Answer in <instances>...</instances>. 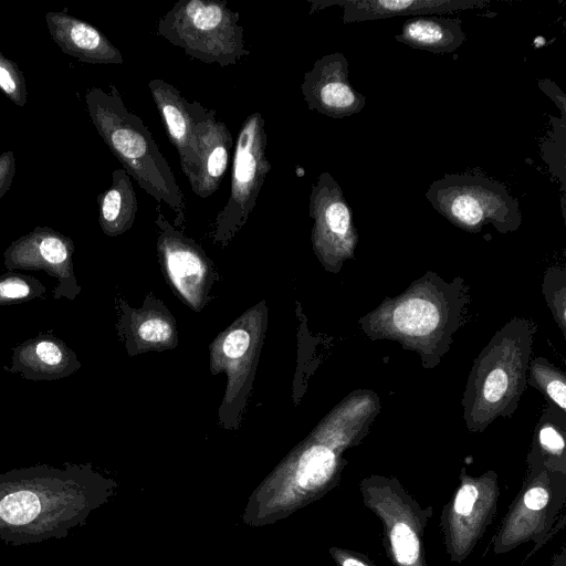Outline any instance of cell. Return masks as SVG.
<instances>
[{
  "instance_id": "obj_7",
  "label": "cell",
  "mask_w": 566,
  "mask_h": 566,
  "mask_svg": "<svg viewBox=\"0 0 566 566\" xmlns=\"http://www.w3.org/2000/svg\"><path fill=\"white\" fill-rule=\"evenodd\" d=\"M424 196L441 216L467 232L478 233L491 223L500 233H507L522 223L518 202L506 187L481 175H444Z\"/></svg>"
},
{
  "instance_id": "obj_19",
  "label": "cell",
  "mask_w": 566,
  "mask_h": 566,
  "mask_svg": "<svg viewBox=\"0 0 566 566\" xmlns=\"http://www.w3.org/2000/svg\"><path fill=\"white\" fill-rule=\"evenodd\" d=\"M98 221L102 230L112 237L130 229L137 210L138 200L132 177L124 168L112 172L111 186L97 197Z\"/></svg>"
},
{
  "instance_id": "obj_17",
  "label": "cell",
  "mask_w": 566,
  "mask_h": 566,
  "mask_svg": "<svg viewBox=\"0 0 566 566\" xmlns=\"http://www.w3.org/2000/svg\"><path fill=\"white\" fill-rule=\"evenodd\" d=\"M44 18L52 40L67 55L90 64H123L120 51L94 25L64 11Z\"/></svg>"
},
{
  "instance_id": "obj_31",
  "label": "cell",
  "mask_w": 566,
  "mask_h": 566,
  "mask_svg": "<svg viewBox=\"0 0 566 566\" xmlns=\"http://www.w3.org/2000/svg\"><path fill=\"white\" fill-rule=\"evenodd\" d=\"M538 85L546 95H548L553 101H555L556 105H558L560 109L562 117H565V94L560 91V88L549 80L541 81L538 82Z\"/></svg>"
},
{
  "instance_id": "obj_9",
  "label": "cell",
  "mask_w": 566,
  "mask_h": 566,
  "mask_svg": "<svg viewBox=\"0 0 566 566\" xmlns=\"http://www.w3.org/2000/svg\"><path fill=\"white\" fill-rule=\"evenodd\" d=\"M459 480L440 515L446 552L454 564L464 562L481 541L496 515L500 496L494 470L472 476L462 468Z\"/></svg>"
},
{
  "instance_id": "obj_3",
  "label": "cell",
  "mask_w": 566,
  "mask_h": 566,
  "mask_svg": "<svg viewBox=\"0 0 566 566\" xmlns=\"http://www.w3.org/2000/svg\"><path fill=\"white\" fill-rule=\"evenodd\" d=\"M88 116L111 153L139 187L175 213V224L185 220L186 202L175 175L142 118L132 113L117 87H91L85 92Z\"/></svg>"
},
{
  "instance_id": "obj_32",
  "label": "cell",
  "mask_w": 566,
  "mask_h": 566,
  "mask_svg": "<svg viewBox=\"0 0 566 566\" xmlns=\"http://www.w3.org/2000/svg\"><path fill=\"white\" fill-rule=\"evenodd\" d=\"M549 566H566V551L563 547L559 553L555 554Z\"/></svg>"
},
{
  "instance_id": "obj_26",
  "label": "cell",
  "mask_w": 566,
  "mask_h": 566,
  "mask_svg": "<svg viewBox=\"0 0 566 566\" xmlns=\"http://www.w3.org/2000/svg\"><path fill=\"white\" fill-rule=\"evenodd\" d=\"M250 345V336L244 329L230 332L223 342V353L229 358L241 357Z\"/></svg>"
},
{
  "instance_id": "obj_27",
  "label": "cell",
  "mask_w": 566,
  "mask_h": 566,
  "mask_svg": "<svg viewBox=\"0 0 566 566\" xmlns=\"http://www.w3.org/2000/svg\"><path fill=\"white\" fill-rule=\"evenodd\" d=\"M329 553L338 566H378L366 555L347 548L331 547Z\"/></svg>"
},
{
  "instance_id": "obj_20",
  "label": "cell",
  "mask_w": 566,
  "mask_h": 566,
  "mask_svg": "<svg viewBox=\"0 0 566 566\" xmlns=\"http://www.w3.org/2000/svg\"><path fill=\"white\" fill-rule=\"evenodd\" d=\"M566 412L549 407L541 417L527 458L566 474Z\"/></svg>"
},
{
  "instance_id": "obj_15",
  "label": "cell",
  "mask_w": 566,
  "mask_h": 566,
  "mask_svg": "<svg viewBox=\"0 0 566 566\" xmlns=\"http://www.w3.org/2000/svg\"><path fill=\"white\" fill-rule=\"evenodd\" d=\"M156 209V223L161 230L157 245L167 273L180 294L197 304L208 274V261L192 240L172 228L159 203Z\"/></svg>"
},
{
  "instance_id": "obj_2",
  "label": "cell",
  "mask_w": 566,
  "mask_h": 566,
  "mask_svg": "<svg viewBox=\"0 0 566 566\" xmlns=\"http://www.w3.org/2000/svg\"><path fill=\"white\" fill-rule=\"evenodd\" d=\"M469 287L462 277L447 282L428 271L395 297H386L360 317L371 340H394L416 352L424 368H434L450 350L468 315Z\"/></svg>"
},
{
  "instance_id": "obj_30",
  "label": "cell",
  "mask_w": 566,
  "mask_h": 566,
  "mask_svg": "<svg viewBox=\"0 0 566 566\" xmlns=\"http://www.w3.org/2000/svg\"><path fill=\"white\" fill-rule=\"evenodd\" d=\"M29 293V286L20 280H7L0 284V295L10 298L23 297Z\"/></svg>"
},
{
  "instance_id": "obj_10",
  "label": "cell",
  "mask_w": 566,
  "mask_h": 566,
  "mask_svg": "<svg viewBox=\"0 0 566 566\" xmlns=\"http://www.w3.org/2000/svg\"><path fill=\"white\" fill-rule=\"evenodd\" d=\"M268 135L261 113L253 112L243 120L234 146L229 198L216 218V233L234 234L248 220L271 170L266 155Z\"/></svg>"
},
{
  "instance_id": "obj_21",
  "label": "cell",
  "mask_w": 566,
  "mask_h": 566,
  "mask_svg": "<svg viewBox=\"0 0 566 566\" xmlns=\"http://www.w3.org/2000/svg\"><path fill=\"white\" fill-rule=\"evenodd\" d=\"M531 385L551 401L566 412V376L544 357H537L530 361L528 369Z\"/></svg>"
},
{
  "instance_id": "obj_13",
  "label": "cell",
  "mask_w": 566,
  "mask_h": 566,
  "mask_svg": "<svg viewBox=\"0 0 566 566\" xmlns=\"http://www.w3.org/2000/svg\"><path fill=\"white\" fill-rule=\"evenodd\" d=\"M191 103L199 165L190 188L197 197L206 199L220 188L229 167L233 138L214 109L207 108L197 101Z\"/></svg>"
},
{
  "instance_id": "obj_1",
  "label": "cell",
  "mask_w": 566,
  "mask_h": 566,
  "mask_svg": "<svg viewBox=\"0 0 566 566\" xmlns=\"http://www.w3.org/2000/svg\"><path fill=\"white\" fill-rule=\"evenodd\" d=\"M112 491L86 469H31L0 475V541L62 539L83 525Z\"/></svg>"
},
{
  "instance_id": "obj_16",
  "label": "cell",
  "mask_w": 566,
  "mask_h": 566,
  "mask_svg": "<svg viewBox=\"0 0 566 566\" xmlns=\"http://www.w3.org/2000/svg\"><path fill=\"white\" fill-rule=\"evenodd\" d=\"M490 2V0H312L310 1V13L312 14L331 6H338L343 9V22L354 23L400 15L419 17L452 13L483 8Z\"/></svg>"
},
{
  "instance_id": "obj_8",
  "label": "cell",
  "mask_w": 566,
  "mask_h": 566,
  "mask_svg": "<svg viewBox=\"0 0 566 566\" xmlns=\"http://www.w3.org/2000/svg\"><path fill=\"white\" fill-rule=\"evenodd\" d=\"M363 504L382 526V544L394 566H428L424 536L433 506H421L396 476L360 480Z\"/></svg>"
},
{
  "instance_id": "obj_22",
  "label": "cell",
  "mask_w": 566,
  "mask_h": 566,
  "mask_svg": "<svg viewBox=\"0 0 566 566\" xmlns=\"http://www.w3.org/2000/svg\"><path fill=\"white\" fill-rule=\"evenodd\" d=\"M17 248L36 252L51 264H62L69 258V242L55 231L46 228H36L27 238L17 242Z\"/></svg>"
},
{
  "instance_id": "obj_11",
  "label": "cell",
  "mask_w": 566,
  "mask_h": 566,
  "mask_svg": "<svg viewBox=\"0 0 566 566\" xmlns=\"http://www.w3.org/2000/svg\"><path fill=\"white\" fill-rule=\"evenodd\" d=\"M308 208L313 249L328 271L338 272L344 261L354 258L358 234L353 210L329 172H322L312 185Z\"/></svg>"
},
{
  "instance_id": "obj_5",
  "label": "cell",
  "mask_w": 566,
  "mask_h": 566,
  "mask_svg": "<svg viewBox=\"0 0 566 566\" xmlns=\"http://www.w3.org/2000/svg\"><path fill=\"white\" fill-rule=\"evenodd\" d=\"M156 33L187 55L221 67L250 54L240 14L224 0H179L158 20Z\"/></svg>"
},
{
  "instance_id": "obj_23",
  "label": "cell",
  "mask_w": 566,
  "mask_h": 566,
  "mask_svg": "<svg viewBox=\"0 0 566 566\" xmlns=\"http://www.w3.org/2000/svg\"><path fill=\"white\" fill-rule=\"evenodd\" d=\"M543 293L560 331L566 332V272L564 269H547L543 280Z\"/></svg>"
},
{
  "instance_id": "obj_25",
  "label": "cell",
  "mask_w": 566,
  "mask_h": 566,
  "mask_svg": "<svg viewBox=\"0 0 566 566\" xmlns=\"http://www.w3.org/2000/svg\"><path fill=\"white\" fill-rule=\"evenodd\" d=\"M139 337L148 343H164L171 338V326L161 318H149L138 328Z\"/></svg>"
},
{
  "instance_id": "obj_4",
  "label": "cell",
  "mask_w": 566,
  "mask_h": 566,
  "mask_svg": "<svg viewBox=\"0 0 566 566\" xmlns=\"http://www.w3.org/2000/svg\"><path fill=\"white\" fill-rule=\"evenodd\" d=\"M533 337L532 322L514 317L476 356L462 398L470 432H482L499 417L516 410L526 386Z\"/></svg>"
},
{
  "instance_id": "obj_28",
  "label": "cell",
  "mask_w": 566,
  "mask_h": 566,
  "mask_svg": "<svg viewBox=\"0 0 566 566\" xmlns=\"http://www.w3.org/2000/svg\"><path fill=\"white\" fill-rule=\"evenodd\" d=\"M15 174V157L12 150L0 154V199L11 188Z\"/></svg>"
},
{
  "instance_id": "obj_14",
  "label": "cell",
  "mask_w": 566,
  "mask_h": 566,
  "mask_svg": "<svg viewBox=\"0 0 566 566\" xmlns=\"http://www.w3.org/2000/svg\"><path fill=\"white\" fill-rule=\"evenodd\" d=\"M147 85L168 139L178 153L180 169L191 185L199 165L192 103L164 80L153 78Z\"/></svg>"
},
{
  "instance_id": "obj_12",
  "label": "cell",
  "mask_w": 566,
  "mask_h": 566,
  "mask_svg": "<svg viewBox=\"0 0 566 566\" xmlns=\"http://www.w3.org/2000/svg\"><path fill=\"white\" fill-rule=\"evenodd\" d=\"M303 98L311 111L332 118H344L363 111L365 95L349 82L348 60L340 52L322 56L304 74Z\"/></svg>"
},
{
  "instance_id": "obj_29",
  "label": "cell",
  "mask_w": 566,
  "mask_h": 566,
  "mask_svg": "<svg viewBox=\"0 0 566 566\" xmlns=\"http://www.w3.org/2000/svg\"><path fill=\"white\" fill-rule=\"evenodd\" d=\"M36 355L48 365H57L62 360L61 350L51 342H41L38 344Z\"/></svg>"
},
{
  "instance_id": "obj_18",
  "label": "cell",
  "mask_w": 566,
  "mask_h": 566,
  "mask_svg": "<svg viewBox=\"0 0 566 566\" xmlns=\"http://www.w3.org/2000/svg\"><path fill=\"white\" fill-rule=\"evenodd\" d=\"M395 39L412 49L446 54L459 49L465 34L458 19L431 14L406 20Z\"/></svg>"
},
{
  "instance_id": "obj_6",
  "label": "cell",
  "mask_w": 566,
  "mask_h": 566,
  "mask_svg": "<svg viewBox=\"0 0 566 566\" xmlns=\"http://www.w3.org/2000/svg\"><path fill=\"white\" fill-rule=\"evenodd\" d=\"M565 504L566 474L527 458L522 488L492 538L493 553L502 555L533 542L534 549L526 556L530 558L565 521V515L558 520Z\"/></svg>"
},
{
  "instance_id": "obj_24",
  "label": "cell",
  "mask_w": 566,
  "mask_h": 566,
  "mask_svg": "<svg viewBox=\"0 0 566 566\" xmlns=\"http://www.w3.org/2000/svg\"><path fill=\"white\" fill-rule=\"evenodd\" d=\"M0 90L17 106L23 107L28 101L25 78L19 66L0 50Z\"/></svg>"
}]
</instances>
